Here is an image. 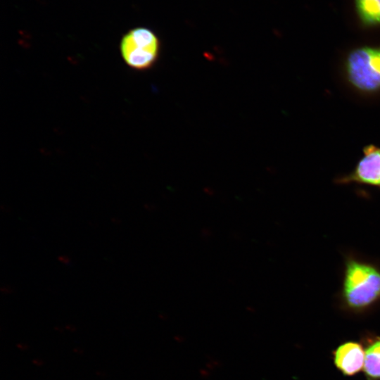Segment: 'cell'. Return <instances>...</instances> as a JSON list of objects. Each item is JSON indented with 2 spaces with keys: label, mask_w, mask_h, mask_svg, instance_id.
<instances>
[{
  "label": "cell",
  "mask_w": 380,
  "mask_h": 380,
  "mask_svg": "<svg viewBox=\"0 0 380 380\" xmlns=\"http://www.w3.org/2000/svg\"><path fill=\"white\" fill-rule=\"evenodd\" d=\"M341 300L353 313L365 312L380 302V268L369 262L349 258L346 262Z\"/></svg>",
  "instance_id": "obj_1"
},
{
  "label": "cell",
  "mask_w": 380,
  "mask_h": 380,
  "mask_svg": "<svg viewBox=\"0 0 380 380\" xmlns=\"http://www.w3.org/2000/svg\"><path fill=\"white\" fill-rule=\"evenodd\" d=\"M120 51L125 64L130 68L146 70L151 68L158 58L160 42L151 30L137 27L122 36Z\"/></svg>",
  "instance_id": "obj_2"
},
{
  "label": "cell",
  "mask_w": 380,
  "mask_h": 380,
  "mask_svg": "<svg viewBox=\"0 0 380 380\" xmlns=\"http://www.w3.org/2000/svg\"><path fill=\"white\" fill-rule=\"evenodd\" d=\"M350 82L365 92L380 89V46H364L352 51L346 63Z\"/></svg>",
  "instance_id": "obj_3"
},
{
  "label": "cell",
  "mask_w": 380,
  "mask_h": 380,
  "mask_svg": "<svg viewBox=\"0 0 380 380\" xmlns=\"http://www.w3.org/2000/svg\"><path fill=\"white\" fill-rule=\"evenodd\" d=\"M336 368L346 376H353L363 370L365 351L362 343L348 341L338 345L332 352Z\"/></svg>",
  "instance_id": "obj_4"
},
{
  "label": "cell",
  "mask_w": 380,
  "mask_h": 380,
  "mask_svg": "<svg viewBox=\"0 0 380 380\" xmlns=\"http://www.w3.org/2000/svg\"><path fill=\"white\" fill-rule=\"evenodd\" d=\"M343 182H357L380 187V148L369 145L355 170L342 179Z\"/></svg>",
  "instance_id": "obj_5"
},
{
  "label": "cell",
  "mask_w": 380,
  "mask_h": 380,
  "mask_svg": "<svg viewBox=\"0 0 380 380\" xmlns=\"http://www.w3.org/2000/svg\"><path fill=\"white\" fill-rule=\"evenodd\" d=\"M365 357L363 372L367 380H380V336H368L363 340Z\"/></svg>",
  "instance_id": "obj_6"
},
{
  "label": "cell",
  "mask_w": 380,
  "mask_h": 380,
  "mask_svg": "<svg viewBox=\"0 0 380 380\" xmlns=\"http://www.w3.org/2000/svg\"><path fill=\"white\" fill-rule=\"evenodd\" d=\"M357 12L367 25H380V0H355Z\"/></svg>",
  "instance_id": "obj_7"
}]
</instances>
